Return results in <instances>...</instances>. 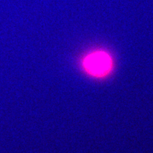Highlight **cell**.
I'll return each instance as SVG.
<instances>
[{
	"label": "cell",
	"instance_id": "1",
	"mask_svg": "<svg viewBox=\"0 0 153 153\" xmlns=\"http://www.w3.org/2000/svg\"><path fill=\"white\" fill-rule=\"evenodd\" d=\"M82 66L89 75L96 78H103L112 71L113 59L106 51H94L85 56L82 61Z\"/></svg>",
	"mask_w": 153,
	"mask_h": 153
}]
</instances>
